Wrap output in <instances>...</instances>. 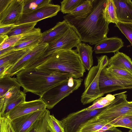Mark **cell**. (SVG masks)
I'll use <instances>...</instances> for the list:
<instances>
[{
  "label": "cell",
  "mask_w": 132,
  "mask_h": 132,
  "mask_svg": "<svg viewBox=\"0 0 132 132\" xmlns=\"http://www.w3.org/2000/svg\"><path fill=\"white\" fill-rule=\"evenodd\" d=\"M116 127H113L103 132H122L120 130L116 128Z\"/></svg>",
  "instance_id": "44"
},
{
  "label": "cell",
  "mask_w": 132,
  "mask_h": 132,
  "mask_svg": "<svg viewBox=\"0 0 132 132\" xmlns=\"http://www.w3.org/2000/svg\"><path fill=\"white\" fill-rule=\"evenodd\" d=\"M51 0H24L23 13L31 12L47 4Z\"/></svg>",
  "instance_id": "29"
},
{
  "label": "cell",
  "mask_w": 132,
  "mask_h": 132,
  "mask_svg": "<svg viewBox=\"0 0 132 132\" xmlns=\"http://www.w3.org/2000/svg\"><path fill=\"white\" fill-rule=\"evenodd\" d=\"M47 123L51 132H65L61 121L57 119L53 114L50 115Z\"/></svg>",
  "instance_id": "34"
},
{
  "label": "cell",
  "mask_w": 132,
  "mask_h": 132,
  "mask_svg": "<svg viewBox=\"0 0 132 132\" xmlns=\"http://www.w3.org/2000/svg\"><path fill=\"white\" fill-rule=\"evenodd\" d=\"M93 0H85L81 5L72 11L69 16L73 18L81 17L84 16L91 11L93 7Z\"/></svg>",
  "instance_id": "26"
},
{
  "label": "cell",
  "mask_w": 132,
  "mask_h": 132,
  "mask_svg": "<svg viewBox=\"0 0 132 132\" xmlns=\"http://www.w3.org/2000/svg\"><path fill=\"white\" fill-rule=\"evenodd\" d=\"M103 14L105 20L109 23H115L118 21L113 0H106L105 7L103 10Z\"/></svg>",
  "instance_id": "25"
},
{
  "label": "cell",
  "mask_w": 132,
  "mask_h": 132,
  "mask_svg": "<svg viewBox=\"0 0 132 132\" xmlns=\"http://www.w3.org/2000/svg\"><path fill=\"white\" fill-rule=\"evenodd\" d=\"M128 132H132V129H130Z\"/></svg>",
  "instance_id": "47"
},
{
  "label": "cell",
  "mask_w": 132,
  "mask_h": 132,
  "mask_svg": "<svg viewBox=\"0 0 132 132\" xmlns=\"http://www.w3.org/2000/svg\"><path fill=\"white\" fill-rule=\"evenodd\" d=\"M70 26L65 20L57 22L53 27L42 33L40 43L49 44L56 40L68 30Z\"/></svg>",
  "instance_id": "17"
},
{
  "label": "cell",
  "mask_w": 132,
  "mask_h": 132,
  "mask_svg": "<svg viewBox=\"0 0 132 132\" xmlns=\"http://www.w3.org/2000/svg\"><path fill=\"white\" fill-rule=\"evenodd\" d=\"M38 22L26 23L17 25L6 35L8 37L22 35L31 30Z\"/></svg>",
  "instance_id": "28"
},
{
  "label": "cell",
  "mask_w": 132,
  "mask_h": 132,
  "mask_svg": "<svg viewBox=\"0 0 132 132\" xmlns=\"http://www.w3.org/2000/svg\"><path fill=\"white\" fill-rule=\"evenodd\" d=\"M42 33L40 28H35L22 34L20 39L13 46V49L18 50L34 47L39 43Z\"/></svg>",
  "instance_id": "15"
},
{
  "label": "cell",
  "mask_w": 132,
  "mask_h": 132,
  "mask_svg": "<svg viewBox=\"0 0 132 132\" xmlns=\"http://www.w3.org/2000/svg\"><path fill=\"white\" fill-rule=\"evenodd\" d=\"M24 0H11L0 12V25L15 24L23 13Z\"/></svg>",
  "instance_id": "12"
},
{
  "label": "cell",
  "mask_w": 132,
  "mask_h": 132,
  "mask_svg": "<svg viewBox=\"0 0 132 132\" xmlns=\"http://www.w3.org/2000/svg\"><path fill=\"white\" fill-rule=\"evenodd\" d=\"M46 106L41 98L22 103L12 109L7 117L11 121L19 117L39 111H45Z\"/></svg>",
  "instance_id": "13"
},
{
  "label": "cell",
  "mask_w": 132,
  "mask_h": 132,
  "mask_svg": "<svg viewBox=\"0 0 132 132\" xmlns=\"http://www.w3.org/2000/svg\"><path fill=\"white\" fill-rule=\"evenodd\" d=\"M40 122V118L31 127L27 132H37Z\"/></svg>",
  "instance_id": "40"
},
{
  "label": "cell",
  "mask_w": 132,
  "mask_h": 132,
  "mask_svg": "<svg viewBox=\"0 0 132 132\" xmlns=\"http://www.w3.org/2000/svg\"><path fill=\"white\" fill-rule=\"evenodd\" d=\"M48 44L44 43L38 44L7 70L5 75L8 74L12 77L16 75L21 70L27 69L43 55Z\"/></svg>",
  "instance_id": "10"
},
{
  "label": "cell",
  "mask_w": 132,
  "mask_h": 132,
  "mask_svg": "<svg viewBox=\"0 0 132 132\" xmlns=\"http://www.w3.org/2000/svg\"><path fill=\"white\" fill-rule=\"evenodd\" d=\"M50 112L46 109L40 118V122L37 132H51L48 126L47 120Z\"/></svg>",
  "instance_id": "36"
},
{
  "label": "cell",
  "mask_w": 132,
  "mask_h": 132,
  "mask_svg": "<svg viewBox=\"0 0 132 132\" xmlns=\"http://www.w3.org/2000/svg\"><path fill=\"white\" fill-rule=\"evenodd\" d=\"M123 44L120 38L107 37L95 44L93 51L96 54L118 52L123 46Z\"/></svg>",
  "instance_id": "16"
},
{
  "label": "cell",
  "mask_w": 132,
  "mask_h": 132,
  "mask_svg": "<svg viewBox=\"0 0 132 132\" xmlns=\"http://www.w3.org/2000/svg\"><path fill=\"white\" fill-rule=\"evenodd\" d=\"M81 42L80 38L74 28L70 26L59 38L48 44L43 55L47 56L57 50H71Z\"/></svg>",
  "instance_id": "7"
},
{
  "label": "cell",
  "mask_w": 132,
  "mask_h": 132,
  "mask_svg": "<svg viewBox=\"0 0 132 132\" xmlns=\"http://www.w3.org/2000/svg\"><path fill=\"white\" fill-rule=\"evenodd\" d=\"M21 86H14L10 89L3 96L0 97V112L9 103L20 96L23 92Z\"/></svg>",
  "instance_id": "24"
},
{
  "label": "cell",
  "mask_w": 132,
  "mask_h": 132,
  "mask_svg": "<svg viewBox=\"0 0 132 132\" xmlns=\"http://www.w3.org/2000/svg\"><path fill=\"white\" fill-rule=\"evenodd\" d=\"M61 11L60 6L49 3L28 13H22L16 25L38 22L43 19L56 15Z\"/></svg>",
  "instance_id": "11"
},
{
  "label": "cell",
  "mask_w": 132,
  "mask_h": 132,
  "mask_svg": "<svg viewBox=\"0 0 132 132\" xmlns=\"http://www.w3.org/2000/svg\"><path fill=\"white\" fill-rule=\"evenodd\" d=\"M0 132H15L11 124V121L5 117H0Z\"/></svg>",
  "instance_id": "37"
},
{
  "label": "cell",
  "mask_w": 132,
  "mask_h": 132,
  "mask_svg": "<svg viewBox=\"0 0 132 132\" xmlns=\"http://www.w3.org/2000/svg\"><path fill=\"white\" fill-rule=\"evenodd\" d=\"M16 75L23 92H31L40 97L54 87L72 77L59 71L50 72L36 68L23 69Z\"/></svg>",
  "instance_id": "2"
},
{
  "label": "cell",
  "mask_w": 132,
  "mask_h": 132,
  "mask_svg": "<svg viewBox=\"0 0 132 132\" xmlns=\"http://www.w3.org/2000/svg\"><path fill=\"white\" fill-rule=\"evenodd\" d=\"M22 35L8 37L2 44H0V50L13 46L20 39Z\"/></svg>",
  "instance_id": "38"
},
{
  "label": "cell",
  "mask_w": 132,
  "mask_h": 132,
  "mask_svg": "<svg viewBox=\"0 0 132 132\" xmlns=\"http://www.w3.org/2000/svg\"><path fill=\"white\" fill-rule=\"evenodd\" d=\"M118 21L132 23V2L130 0H113Z\"/></svg>",
  "instance_id": "18"
},
{
  "label": "cell",
  "mask_w": 132,
  "mask_h": 132,
  "mask_svg": "<svg viewBox=\"0 0 132 132\" xmlns=\"http://www.w3.org/2000/svg\"><path fill=\"white\" fill-rule=\"evenodd\" d=\"M104 108L92 110L85 108L70 114L61 120L65 132H77L81 125L97 115Z\"/></svg>",
  "instance_id": "8"
},
{
  "label": "cell",
  "mask_w": 132,
  "mask_h": 132,
  "mask_svg": "<svg viewBox=\"0 0 132 132\" xmlns=\"http://www.w3.org/2000/svg\"><path fill=\"white\" fill-rule=\"evenodd\" d=\"M45 111L35 112L11 120V124L14 131L15 132H27Z\"/></svg>",
  "instance_id": "14"
},
{
  "label": "cell",
  "mask_w": 132,
  "mask_h": 132,
  "mask_svg": "<svg viewBox=\"0 0 132 132\" xmlns=\"http://www.w3.org/2000/svg\"><path fill=\"white\" fill-rule=\"evenodd\" d=\"M85 0H63L61 2V11L63 14H70L81 4Z\"/></svg>",
  "instance_id": "30"
},
{
  "label": "cell",
  "mask_w": 132,
  "mask_h": 132,
  "mask_svg": "<svg viewBox=\"0 0 132 132\" xmlns=\"http://www.w3.org/2000/svg\"><path fill=\"white\" fill-rule=\"evenodd\" d=\"M114 126L109 123L103 126L97 132H103L105 131L110 129V128Z\"/></svg>",
  "instance_id": "43"
},
{
  "label": "cell",
  "mask_w": 132,
  "mask_h": 132,
  "mask_svg": "<svg viewBox=\"0 0 132 132\" xmlns=\"http://www.w3.org/2000/svg\"><path fill=\"white\" fill-rule=\"evenodd\" d=\"M26 94L23 92L19 96L7 104L0 112V117H7L9 113L20 104L26 101Z\"/></svg>",
  "instance_id": "32"
},
{
  "label": "cell",
  "mask_w": 132,
  "mask_h": 132,
  "mask_svg": "<svg viewBox=\"0 0 132 132\" xmlns=\"http://www.w3.org/2000/svg\"><path fill=\"white\" fill-rule=\"evenodd\" d=\"M8 37L6 35H0V44L2 43Z\"/></svg>",
  "instance_id": "45"
},
{
  "label": "cell",
  "mask_w": 132,
  "mask_h": 132,
  "mask_svg": "<svg viewBox=\"0 0 132 132\" xmlns=\"http://www.w3.org/2000/svg\"><path fill=\"white\" fill-rule=\"evenodd\" d=\"M76 50L84 68L89 71L93 63L92 47L81 42L77 46Z\"/></svg>",
  "instance_id": "19"
},
{
  "label": "cell",
  "mask_w": 132,
  "mask_h": 132,
  "mask_svg": "<svg viewBox=\"0 0 132 132\" xmlns=\"http://www.w3.org/2000/svg\"><path fill=\"white\" fill-rule=\"evenodd\" d=\"M35 68L50 72L59 71L77 79L83 77L86 71L76 50L55 51L50 54L43 63Z\"/></svg>",
  "instance_id": "3"
},
{
  "label": "cell",
  "mask_w": 132,
  "mask_h": 132,
  "mask_svg": "<svg viewBox=\"0 0 132 132\" xmlns=\"http://www.w3.org/2000/svg\"><path fill=\"white\" fill-rule=\"evenodd\" d=\"M118 94H107L105 97H101L94 100L92 105L85 108L87 110H92L105 107L110 104L115 99Z\"/></svg>",
  "instance_id": "27"
},
{
  "label": "cell",
  "mask_w": 132,
  "mask_h": 132,
  "mask_svg": "<svg viewBox=\"0 0 132 132\" xmlns=\"http://www.w3.org/2000/svg\"><path fill=\"white\" fill-rule=\"evenodd\" d=\"M11 0H0V12L6 7Z\"/></svg>",
  "instance_id": "41"
},
{
  "label": "cell",
  "mask_w": 132,
  "mask_h": 132,
  "mask_svg": "<svg viewBox=\"0 0 132 132\" xmlns=\"http://www.w3.org/2000/svg\"><path fill=\"white\" fill-rule=\"evenodd\" d=\"M105 68L114 77L132 80V73L128 71L112 66L107 67Z\"/></svg>",
  "instance_id": "31"
},
{
  "label": "cell",
  "mask_w": 132,
  "mask_h": 132,
  "mask_svg": "<svg viewBox=\"0 0 132 132\" xmlns=\"http://www.w3.org/2000/svg\"><path fill=\"white\" fill-rule=\"evenodd\" d=\"M107 0H93L90 12L83 16L72 18L67 14L63 18L75 29L81 42L95 44L107 37L109 23L103 16V10Z\"/></svg>",
  "instance_id": "1"
},
{
  "label": "cell",
  "mask_w": 132,
  "mask_h": 132,
  "mask_svg": "<svg viewBox=\"0 0 132 132\" xmlns=\"http://www.w3.org/2000/svg\"><path fill=\"white\" fill-rule=\"evenodd\" d=\"M83 79L72 77L60 83L40 97L47 109L53 108L60 101L80 86Z\"/></svg>",
  "instance_id": "5"
},
{
  "label": "cell",
  "mask_w": 132,
  "mask_h": 132,
  "mask_svg": "<svg viewBox=\"0 0 132 132\" xmlns=\"http://www.w3.org/2000/svg\"><path fill=\"white\" fill-rule=\"evenodd\" d=\"M109 123L95 116L89 119L81 125L77 132H97Z\"/></svg>",
  "instance_id": "22"
},
{
  "label": "cell",
  "mask_w": 132,
  "mask_h": 132,
  "mask_svg": "<svg viewBox=\"0 0 132 132\" xmlns=\"http://www.w3.org/2000/svg\"><path fill=\"white\" fill-rule=\"evenodd\" d=\"M21 86L16 78L12 77L5 74L0 77V97L4 95L11 88L14 86Z\"/></svg>",
  "instance_id": "23"
},
{
  "label": "cell",
  "mask_w": 132,
  "mask_h": 132,
  "mask_svg": "<svg viewBox=\"0 0 132 132\" xmlns=\"http://www.w3.org/2000/svg\"><path fill=\"white\" fill-rule=\"evenodd\" d=\"M99 88L104 95L119 90L132 88V80L114 77L111 75L105 68L99 77Z\"/></svg>",
  "instance_id": "9"
},
{
  "label": "cell",
  "mask_w": 132,
  "mask_h": 132,
  "mask_svg": "<svg viewBox=\"0 0 132 132\" xmlns=\"http://www.w3.org/2000/svg\"><path fill=\"white\" fill-rule=\"evenodd\" d=\"M33 48L18 50L13 49L0 56V66L5 64L8 67V70L28 53Z\"/></svg>",
  "instance_id": "20"
},
{
  "label": "cell",
  "mask_w": 132,
  "mask_h": 132,
  "mask_svg": "<svg viewBox=\"0 0 132 132\" xmlns=\"http://www.w3.org/2000/svg\"><path fill=\"white\" fill-rule=\"evenodd\" d=\"M115 24L116 26L129 40L132 46V23L118 21Z\"/></svg>",
  "instance_id": "33"
},
{
  "label": "cell",
  "mask_w": 132,
  "mask_h": 132,
  "mask_svg": "<svg viewBox=\"0 0 132 132\" xmlns=\"http://www.w3.org/2000/svg\"><path fill=\"white\" fill-rule=\"evenodd\" d=\"M16 25L15 24L0 25V35L6 34Z\"/></svg>",
  "instance_id": "39"
},
{
  "label": "cell",
  "mask_w": 132,
  "mask_h": 132,
  "mask_svg": "<svg viewBox=\"0 0 132 132\" xmlns=\"http://www.w3.org/2000/svg\"><path fill=\"white\" fill-rule=\"evenodd\" d=\"M13 49H14L13 46L2 50H0V56L6 54Z\"/></svg>",
  "instance_id": "42"
},
{
  "label": "cell",
  "mask_w": 132,
  "mask_h": 132,
  "mask_svg": "<svg viewBox=\"0 0 132 132\" xmlns=\"http://www.w3.org/2000/svg\"><path fill=\"white\" fill-rule=\"evenodd\" d=\"M109 66L119 68L132 73V60L123 53L117 52L109 59L107 67Z\"/></svg>",
  "instance_id": "21"
},
{
  "label": "cell",
  "mask_w": 132,
  "mask_h": 132,
  "mask_svg": "<svg viewBox=\"0 0 132 132\" xmlns=\"http://www.w3.org/2000/svg\"><path fill=\"white\" fill-rule=\"evenodd\" d=\"M129 119L132 121V116H128Z\"/></svg>",
  "instance_id": "46"
},
{
  "label": "cell",
  "mask_w": 132,
  "mask_h": 132,
  "mask_svg": "<svg viewBox=\"0 0 132 132\" xmlns=\"http://www.w3.org/2000/svg\"><path fill=\"white\" fill-rule=\"evenodd\" d=\"M127 91L119 93L114 99L95 117L109 123L121 116H132V101L127 100Z\"/></svg>",
  "instance_id": "6"
},
{
  "label": "cell",
  "mask_w": 132,
  "mask_h": 132,
  "mask_svg": "<svg viewBox=\"0 0 132 132\" xmlns=\"http://www.w3.org/2000/svg\"><path fill=\"white\" fill-rule=\"evenodd\" d=\"M97 65L90 68L84 80V91L80 100L83 105L90 103L104 95L99 89V77L102 70L107 67L109 59L106 55L97 56Z\"/></svg>",
  "instance_id": "4"
},
{
  "label": "cell",
  "mask_w": 132,
  "mask_h": 132,
  "mask_svg": "<svg viewBox=\"0 0 132 132\" xmlns=\"http://www.w3.org/2000/svg\"><path fill=\"white\" fill-rule=\"evenodd\" d=\"M115 127H124L132 129V121L128 116H121L118 117L109 122Z\"/></svg>",
  "instance_id": "35"
}]
</instances>
